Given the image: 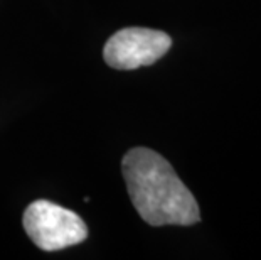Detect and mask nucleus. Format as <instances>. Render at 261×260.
<instances>
[{
  "label": "nucleus",
  "instance_id": "f257e3e1",
  "mask_svg": "<svg viewBox=\"0 0 261 260\" xmlns=\"http://www.w3.org/2000/svg\"><path fill=\"white\" fill-rule=\"evenodd\" d=\"M121 171L133 206L148 225L187 226L201 221L196 198L160 154L147 147L132 149Z\"/></svg>",
  "mask_w": 261,
  "mask_h": 260
},
{
  "label": "nucleus",
  "instance_id": "f03ea898",
  "mask_svg": "<svg viewBox=\"0 0 261 260\" xmlns=\"http://www.w3.org/2000/svg\"><path fill=\"white\" fill-rule=\"evenodd\" d=\"M22 223L29 239L46 252L77 245L88 237V226L80 215L46 200L31 203L24 211Z\"/></svg>",
  "mask_w": 261,
  "mask_h": 260
},
{
  "label": "nucleus",
  "instance_id": "7ed1b4c3",
  "mask_svg": "<svg viewBox=\"0 0 261 260\" xmlns=\"http://www.w3.org/2000/svg\"><path fill=\"white\" fill-rule=\"evenodd\" d=\"M172 37L162 31L147 27H126L105 44L103 58L115 69H137L150 66L167 54Z\"/></svg>",
  "mask_w": 261,
  "mask_h": 260
}]
</instances>
